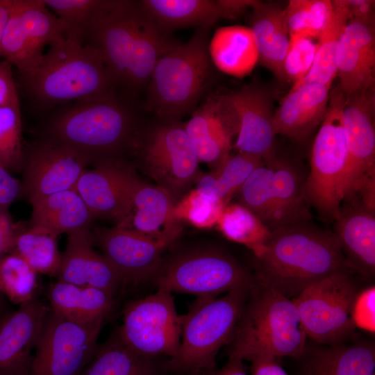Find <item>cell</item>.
<instances>
[{
	"label": "cell",
	"instance_id": "cell-1",
	"mask_svg": "<svg viewBox=\"0 0 375 375\" xmlns=\"http://www.w3.org/2000/svg\"><path fill=\"white\" fill-rule=\"evenodd\" d=\"M83 42L99 51L115 85L131 91L147 85L158 60L174 44L139 1L120 0H109Z\"/></svg>",
	"mask_w": 375,
	"mask_h": 375
},
{
	"label": "cell",
	"instance_id": "cell-2",
	"mask_svg": "<svg viewBox=\"0 0 375 375\" xmlns=\"http://www.w3.org/2000/svg\"><path fill=\"white\" fill-rule=\"evenodd\" d=\"M256 281L288 298L340 271H350L333 232L311 221L271 231L255 257Z\"/></svg>",
	"mask_w": 375,
	"mask_h": 375
},
{
	"label": "cell",
	"instance_id": "cell-3",
	"mask_svg": "<svg viewBox=\"0 0 375 375\" xmlns=\"http://www.w3.org/2000/svg\"><path fill=\"white\" fill-rule=\"evenodd\" d=\"M22 78L31 94L47 104L99 99L115 86L99 51L70 35L51 44Z\"/></svg>",
	"mask_w": 375,
	"mask_h": 375
},
{
	"label": "cell",
	"instance_id": "cell-4",
	"mask_svg": "<svg viewBox=\"0 0 375 375\" xmlns=\"http://www.w3.org/2000/svg\"><path fill=\"white\" fill-rule=\"evenodd\" d=\"M80 154L88 165L121 159L136 142V121L131 109L114 93L78 101L49 124L47 138Z\"/></svg>",
	"mask_w": 375,
	"mask_h": 375
},
{
	"label": "cell",
	"instance_id": "cell-5",
	"mask_svg": "<svg viewBox=\"0 0 375 375\" xmlns=\"http://www.w3.org/2000/svg\"><path fill=\"white\" fill-rule=\"evenodd\" d=\"M258 285L228 342V357L243 361L258 356H303L307 335L292 299Z\"/></svg>",
	"mask_w": 375,
	"mask_h": 375
},
{
	"label": "cell",
	"instance_id": "cell-6",
	"mask_svg": "<svg viewBox=\"0 0 375 375\" xmlns=\"http://www.w3.org/2000/svg\"><path fill=\"white\" fill-rule=\"evenodd\" d=\"M208 30L199 28L185 44L174 42L158 60L147 106L161 120H179L197 106L209 72Z\"/></svg>",
	"mask_w": 375,
	"mask_h": 375
},
{
	"label": "cell",
	"instance_id": "cell-7",
	"mask_svg": "<svg viewBox=\"0 0 375 375\" xmlns=\"http://www.w3.org/2000/svg\"><path fill=\"white\" fill-rule=\"evenodd\" d=\"M252 287L237 288L220 297H198L183 315L180 347L167 368L188 374L215 369L217 354L228 343Z\"/></svg>",
	"mask_w": 375,
	"mask_h": 375
},
{
	"label": "cell",
	"instance_id": "cell-8",
	"mask_svg": "<svg viewBox=\"0 0 375 375\" xmlns=\"http://www.w3.org/2000/svg\"><path fill=\"white\" fill-rule=\"evenodd\" d=\"M347 95L340 85L330 92L326 113L312 147L306 176L307 201L326 222H335L343 201L348 149L342 122Z\"/></svg>",
	"mask_w": 375,
	"mask_h": 375
},
{
	"label": "cell",
	"instance_id": "cell-9",
	"mask_svg": "<svg viewBox=\"0 0 375 375\" xmlns=\"http://www.w3.org/2000/svg\"><path fill=\"white\" fill-rule=\"evenodd\" d=\"M153 281L158 289L203 297H217L255 283L231 255L219 249L184 251L162 262Z\"/></svg>",
	"mask_w": 375,
	"mask_h": 375
},
{
	"label": "cell",
	"instance_id": "cell-10",
	"mask_svg": "<svg viewBox=\"0 0 375 375\" xmlns=\"http://www.w3.org/2000/svg\"><path fill=\"white\" fill-rule=\"evenodd\" d=\"M358 292L349 271H340L292 299L307 337L323 345L342 342L356 328L352 308Z\"/></svg>",
	"mask_w": 375,
	"mask_h": 375
},
{
	"label": "cell",
	"instance_id": "cell-11",
	"mask_svg": "<svg viewBox=\"0 0 375 375\" xmlns=\"http://www.w3.org/2000/svg\"><path fill=\"white\" fill-rule=\"evenodd\" d=\"M183 315L176 311L172 292L158 289L144 298L128 302L117 333L131 351L147 357L178 353Z\"/></svg>",
	"mask_w": 375,
	"mask_h": 375
},
{
	"label": "cell",
	"instance_id": "cell-12",
	"mask_svg": "<svg viewBox=\"0 0 375 375\" xmlns=\"http://www.w3.org/2000/svg\"><path fill=\"white\" fill-rule=\"evenodd\" d=\"M144 170L178 202L201 176L197 152L179 120H160L140 147Z\"/></svg>",
	"mask_w": 375,
	"mask_h": 375
},
{
	"label": "cell",
	"instance_id": "cell-13",
	"mask_svg": "<svg viewBox=\"0 0 375 375\" xmlns=\"http://www.w3.org/2000/svg\"><path fill=\"white\" fill-rule=\"evenodd\" d=\"M374 116L375 89L347 95L342 109L348 149L343 201L358 197L371 207H375Z\"/></svg>",
	"mask_w": 375,
	"mask_h": 375
},
{
	"label": "cell",
	"instance_id": "cell-14",
	"mask_svg": "<svg viewBox=\"0 0 375 375\" xmlns=\"http://www.w3.org/2000/svg\"><path fill=\"white\" fill-rule=\"evenodd\" d=\"M103 323L79 324L49 308L29 375H81L98 349Z\"/></svg>",
	"mask_w": 375,
	"mask_h": 375
},
{
	"label": "cell",
	"instance_id": "cell-15",
	"mask_svg": "<svg viewBox=\"0 0 375 375\" xmlns=\"http://www.w3.org/2000/svg\"><path fill=\"white\" fill-rule=\"evenodd\" d=\"M87 165V161L70 147L45 138L24 157L23 193L30 201L74 190Z\"/></svg>",
	"mask_w": 375,
	"mask_h": 375
},
{
	"label": "cell",
	"instance_id": "cell-16",
	"mask_svg": "<svg viewBox=\"0 0 375 375\" xmlns=\"http://www.w3.org/2000/svg\"><path fill=\"white\" fill-rule=\"evenodd\" d=\"M176 203L165 189L138 177L128 210L116 226L167 247L181 231L175 215Z\"/></svg>",
	"mask_w": 375,
	"mask_h": 375
},
{
	"label": "cell",
	"instance_id": "cell-17",
	"mask_svg": "<svg viewBox=\"0 0 375 375\" xmlns=\"http://www.w3.org/2000/svg\"><path fill=\"white\" fill-rule=\"evenodd\" d=\"M92 235L123 286L153 279L162 262L165 247L130 231L115 226L96 228Z\"/></svg>",
	"mask_w": 375,
	"mask_h": 375
},
{
	"label": "cell",
	"instance_id": "cell-18",
	"mask_svg": "<svg viewBox=\"0 0 375 375\" xmlns=\"http://www.w3.org/2000/svg\"><path fill=\"white\" fill-rule=\"evenodd\" d=\"M200 162L214 169L230 154L239 121L228 94L210 97L185 124Z\"/></svg>",
	"mask_w": 375,
	"mask_h": 375
},
{
	"label": "cell",
	"instance_id": "cell-19",
	"mask_svg": "<svg viewBox=\"0 0 375 375\" xmlns=\"http://www.w3.org/2000/svg\"><path fill=\"white\" fill-rule=\"evenodd\" d=\"M138 176L122 159L106 161L85 169L74 190L82 198L94 218L117 223L126 214Z\"/></svg>",
	"mask_w": 375,
	"mask_h": 375
},
{
	"label": "cell",
	"instance_id": "cell-20",
	"mask_svg": "<svg viewBox=\"0 0 375 375\" xmlns=\"http://www.w3.org/2000/svg\"><path fill=\"white\" fill-rule=\"evenodd\" d=\"M49 306L36 297L0 319V375H29Z\"/></svg>",
	"mask_w": 375,
	"mask_h": 375
},
{
	"label": "cell",
	"instance_id": "cell-21",
	"mask_svg": "<svg viewBox=\"0 0 375 375\" xmlns=\"http://www.w3.org/2000/svg\"><path fill=\"white\" fill-rule=\"evenodd\" d=\"M228 95L239 121L233 147L240 153L258 156L264 162L273 159L276 156V134L270 97L260 87L252 84Z\"/></svg>",
	"mask_w": 375,
	"mask_h": 375
},
{
	"label": "cell",
	"instance_id": "cell-22",
	"mask_svg": "<svg viewBox=\"0 0 375 375\" xmlns=\"http://www.w3.org/2000/svg\"><path fill=\"white\" fill-rule=\"evenodd\" d=\"M334 231L349 269L365 277L375 271V208L360 199L343 201Z\"/></svg>",
	"mask_w": 375,
	"mask_h": 375
},
{
	"label": "cell",
	"instance_id": "cell-23",
	"mask_svg": "<svg viewBox=\"0 0 375 375\" xmlns=\"http://www.w3.org/2000/svg\"><path fill=\"white\" fill-rule=\"evenodd\" d=\"M336 67L346 95L375 89L374 23L349 20L339 41Z\"/></svg>",
	"mask_w": 375,
	"mask_h": 375
},
{
	"label": "cell",
	"instance_id": "cell-24",
	"mask_svg": "<svg viewBox=\"0 0 375 375\" xmlns=\"http://www.w3.org/2000/svg\"><path fill=\"white\" fill-rule=\"evenodd\" d=\"M66 249L58 281L81 286L103 290L115 297L123 288L118 274L103 255L93 248V235L90 228L67 235Z\"/></svg>",
	"mask_w": 375,
	"mask_h": 375
},
{
	"label": "cell",
	"instance_id": "cell-25",
	"mask_svg": "<svg viewBox=\"0 0 375 375\" xmlns=\"http://www.w3.org/2000/svg\"><path fill=\"white\" fill-rule=\"evenodd\" d=\"M331 87L307 83L291 89L274 111L276 135L301 140L322 122L327 111Z\"/></svg>",
	"mask_w": 375,
	"mask_h": 375
},
{
	"label": "cell",
	"instance_id": "cell-26",
	"mask_svg": "<svg viewBox=\"0 0 375 375\" xmlns=\"http://www.w3.org/2000/svg\"><path fill=\"white\" fill-rule=\"evenodd\" d=\"M251 9L250 28L259 60L280 81H284V62L290 44L285 9L259 1H255Z\"/></svg>",
	"mask_w": 375,
	"mask_h": 375
},
{
	"label": "cell",
	"instance_id": "cell-27",
	"mask_svg": "<svg viewBox=\"0 0 375 375\" xmlns=\"http://www.w3.org/2000/svg\"><path fill=\"white\" fill-rule=\"evenodd\" d=\"M141 7L165 33L188 27L207 28L230 19L224 0H143Z\"/></svg>",
	"mask_w": 375,
	"mask_h": 375
},
{
	"label": "cell",
	"instance_id": "cell-28",
	"mask_svg": "<svg viewBox=\"0 0 375 375\" xmlns=\"http://www.w3.org/2000/svg\"><path fill=\"white\" fill-rule=\"evenodd\" d=\"M273 219L271 230L311 221L305 192L306 176L294 164L272 160Z\"/></svg>",
	"mask_w": 375,
	"mask_h": 375
},
{
	"label": "cell",
	"instance_id": "cell-29",
	"mask_svg": "<svg viewBox=\"0 0 375 375\" xmlns=\"http://www.w3.org/2000/svg\"><path fill=\"white\" fill-rule=\"evenodd\" d=\"M47 295L53 312L79 324L104 322L115 303V297L103 290L58 281L50 284Z\"/></svg>",
	"mask_w": 375,
	"mask_h": 375
},
{
	"label": "cell",
	"instance_id": "cell-30",
	"mask_svg": "<svg viewBox=\"0 0 375 375\" xmlns=\"http://www.w3.org/2000/svg\"><path fill=\"white\" fill-rule=\"evenodd\" d=\"M303 375H375L374 345L362 340L317 347L308 355Z\"/></svg>",
	"mask_w": 375,
	"mask_h": 375
},
{
	"label": "cell",
	"instance_id": "cell-31",
	"mask_svg": "<svg viewBox=\"0 0 375 375\" xmlns=\"http://www.w3.org/2000/svg\"><path fill=\"white\" fill-rule=\"evenodd\" d=\"M30 224L46 228L58 235L90 228L94 219L74 190L61 191L30 200Z\"/></svg>",
	"mask_w": 375,
	"mask_h": 375
},
{
	"label": "cell",
	"instance_id": "cell-32",
	"mask_svg": "<svg viewBox=\"0 0 375 375\" xmlns=\"http://www.w3.org/2000/svg\"><path fill=\"white\" fill-rule=\"evenodd\" d=\"M208 53L220 71L238 78L249 75L259 60L251 29L239 25L218 28L208 44Z\"/></svg>",
	"mask_w": 375,
	"mask_h": 375
},
{
	"label": "cell",
	"instance_id": "cell-33",
	"mask_svg": "<svg viewBox=\"0 0 375 375\" xmlns=\"http://www.w3.org/2000/svg\"><path fill=\"white\" fill-rule=\"evenodd\" d=\"M333 10L318 38L313 65L308 74L292 89L307 83H317L331 87L337 76L336 55L340 37L349 22L346 0L332 1Z\"/></svg>",
	"mask_w": 375,
	"mask_h": 375
},
{
	"label": "cell",
	"instance_id": "cell-34",
	"mask_svg": "<svg viewBox=\"0 0 375 375\" xmlns=\"http://www.w3.org/2000/svg\"><path fill=\"white\" fill-rule=\"evenodd\" d=\"M59 235L44 227L17 225L12 252L22 257L38 274L57 276L62 254L58 248Z\"/></svg>",
	"mask_w": 375,
	"mask_h": 375
},
{
	"label": "cell",
	"instance_id": "cell-35",
	"mask_svg": "<svg viewBox=\"0 0 375 375\" xmlns=\"http://www.w3.org/2000/svg\"><path fill=\"white\" fill-rule=\"evenodd\" d=\"M263 163L260 158L253 155L229 154L215 170L199 176L195 189L227 206L251 173Z\"/></svg>",
	"mask_w": 375,
	"mask_h": 375
},
{
	"label": "cell",
	"instance_id": "cell-36",
	"mask_svg": "<svg viewBox=\"0 0 375 375\" xmlns=\"http://www.w3.org/2000/svg\"><path fill=\"white\" fill-rule=\"evenodd\" d=\"M153 358L126 347L117 335L98 349L81 375H160Z\"/></svg>",
	"mask_w": 375,
	"mask_h": 375
},
{
	"label": "cell",
	"instance_id": "cell-37",
	"mask_svg": "<svg viewBox=\"0 0 375 375\" xmlns=\"http://www.w3.org/2000/svg\"><path fill=\"white\" fill-rule=\"evenodd\" d=\"M17 3L34 68L44 55L45 47L65 36V26L43 0H17Z\"/></svg>",
	"mask_w": 375,
	"mask_h": 375
},
{
	"label": "cell",
	"instance_id": "cell-38",
	"mask_svg": "<svg viewBox=\"0 0 375 375\" xmlns=\"http://www.w3.org/2000/svg\"><path fill=\"white\" fill-rule=\"evenodd\" d=\"M217 224L227 239L246 246L255 257L262 253L271 233L255 215L239 203L227 205Z\"/></svg>",
	"mask_w": 375,
	"mask_h": 375
},
{
	"label": "cell",
	"instance_id": "cell-39",
	"mask_svg": "<svg viewBox=\"0 0 375 375\" xmlns=\"http://www.w3.org/2000/svg\"><path fill=\"white\" fill-rule=\"evenodd\" d=\"M272 160L254 169L238 192V203L255 215L269 230L273 219Z\"/></svg>",
	"mask_w": 375,
	"mask_h": 375
},
{
	"label": "cell",
	"instance_id": "cell-40",
	"mask_svg": "<svg viewBox=\"0 0 375 375\" xmlns=\"http://www.w3.org/2000/svg\"><path fill=\"white\" fill-rule=\"evenodd\" d=\"M38 273L15 252L0 257V292L21 305L36 297Z\"/></svg>",
	"mask_w": 375,
	"mask_h": 375
},
{
	"label": "cell",
	"instance_id": "cell-41",
	"mask_svg": "<svg viewBox=\"0 0 375 375\" xmlns=\"http://www.w3.org/2000/svg\"><path fill=\"white\" fill-rule=\"evenodd\" d=\"M333 10L329 0H291L285 8L290 35L318 39Z\"/></svg>",
	"mask_w": 375,
	"mask_h": 375
},
{
	"label": "cell",
	"instance_id": "cell-42",
	"mask_svg": "<svg viewBox=\"0 0 375 375\" xmlns=\"http://www.w3.org/2000/svg\"><path fill=\"white\" fill-rule=\"evenodd\" d=\"M25 153L19 101L0 107V164L11 172L22 170Z\"/></svg>",
	"mask_w": 375,
	"mask_h": 375
},
{
	"label": "cell",
	"instance_id": "cell-43",
	"mask_svg": "<svg viewBox=\"0 0 375 375\" xmlns=\"http://www.w3.org/2000/svg\"><path fill=\"white\" fill-rule=\"evenodd\" d=\"M62 21L65 35L83 41L84 35L94 19L107 6L109 0H43Z\"/></svg>",
	"mask_w": 375,
	"mask_h": 375
},
{
	"label": "cell",
	"instance_id": "cell-44",
	"mask_svg": "<svg viewBox=\"0 0 375 375\" xmlns=\"http://www.w3.org/2000/svg\"><path fill=\"white\" fill-rule=\"evenodd\" d=\"M0 58L15 66L22 76L34 67L17 0L13 1L4 28L0 45Z\"/></svg>",
	"mask_w": 375,
	"mask_h": 375
},
{
	"label": "cell",
	"instance_id": "cell-45",
	"mask_svg": "<svg viewBox=\"0 0 375 375\" xmlns=\"http://www.w3.org/2000/svg\"><path fill=\"white\" fill-rule=\"evenodd\" d=\"M226 205L196 189L185 194L176 203L175 215L179 221L187 220L198 228L217 224Z\"/></svg>",
	"mask_w": 375,
	"mask_h": 375
},
{
	"label": "cell",
	"instance_id": "cell-46",
	"mask_svg": "<svg viewBox=\"0 0 375 375\" xmlns=\"http://www.w3.org/2000/svg\"><path fill=\"white\" fill-rule=\"evenodd\" d=\"M317 50L314 40L290 35V44L284 62L286 78L293 85L301 81L310 72Z\"/></svg>",
	"mask_w": 375,
	"mask_h": 375
},
{
	"label": "cell",
	"instance_id": "cell-47",
	"mask_svg": "<svg viewBox=\"0 0 375 375\" xmlns=\"http://www.w3.org/2000/svg\"><path fill=\"white\" fill-rule=\"evenodd\" d=\"M355 327L370 333L375 331V288L371 286L358 292L352 308Z\"/></svg>",
	"mask_w": 375,
	"mask_h": 375
},
{
	"label": "cell",
	"instance_id": "cell-48",
	"mask_svg": "<svg viewBox=\"0 0 375 375\" xmlns=\"http://www.w3.org/2000/svg\"><path fill=\"white\" fill-rule=\"evenodd\" d=\"M22 194V183L0 164V208L8 209Z\"/></svg>",
	"mask_w": 375,
	"mask_h": 375
},
{
	"label": "cell",
	"instance_id": "cell-49",
	"mask_svg": "<svg viewBox=\"0 0 375 375\" xmlns=\"http://www.w3.org/2000/svg\"><path fill=\"white\" fill-rule=\"evenodd\" d=\"M19 101L12 74V65L0 60V107Z\"/></svg>",
	"mask_w": 375,
	"mask_h": 375
},
{
	"label": "cell",
	"instance_id": "cell-50",
	"mask_svg": "<svg viewBox=\"0 0 375 375\" xmlns=\"http://www.w3.org/2000/svg\"><path fill=\"white\" fill-rule=\"evenodd\" d=\"M17 228L8 210L0 208V257L12 252Z\"/></svg>",
	"mask_w": 375,
	"mask_h": 375
},
{
	"label": "cell",
	"instance_id": "cell-51",
	"mask_svg": "<svg viewBox=\"0 0 375 375\" xmlns=\"http://www.w3.org/2000/svg\"><path fill=\"white\" fill-rule=\"evenodd\" d=\"M278 358L269 356H258L251 358V375H288L277 360Z\"/></svg>",
	"mask_w": 375,
	"mask_h": 375
},
{
	"label": "cell",
	"instance_id": "cell-52",
	"mask_svg": "<svg viewBox=\"0 0 375 375\" xmlns=\"http://www.w3.org/2000/svg\"><path fill=\"white\" fill-rule=\"evenodd\" d=\"M349 19L374 23L375 1L372 0H346Z\"/></svg>",
	"mask_w": 375,
	"mask_h": 375
},
{
	"label": "cell",
	"instance_id": "cell-53",
	"mask_svg": "<svg viewBox=\"0 0 375 375\" xmlns=\"http://www.w3.org/2000/svg\"><path fill=\"white\" fill-rule=\"evenodd\" d=\"M201 375H247L243 361L228 357L227 362L220 369H213Z\"/></svg>",
	"mask_w": 375,
	"mask_h": 375
},
{
	"label": "cell",
	"instance_id": "cell-54",
	"mask_svg": "<svg viewBox=\"0 0 375 375\" xmlns=\"http://www.w3.org/2000/svg\"><path fill=\"white\" fill-rule=\"evenodd\" d=\"M14 0H0V45Z\"/></svg>",
	"mask_w": 375,
	"mask_h": 375
},
{
	"label": "cell",
	"instance_id": "cell-55",
	"mask_svg": "<svg viewBox=\"0 0 375 375\" xmlns=\"http://www.w3.org/2000/svg\"><path fill=\"white\" fill-rule=\"evenodd\" d=\"M8 312L5 297L0 292V319Z\"/></svg>",
	"mask_w": 375,
	"mask_h": 375
},
{
	"label": "cell",
	"instance_id": "cell-56",
	"mask_svg": "<svg viewBox=\"0 0 375 375\" xmlns=\"http://www.w3.org/2000/svg\"><path fill=\"white\" fill-rule=\"evenodd\" d=\"M201 373H193V374H188V375H201Z\"/></svg>",
	"mask_w": 375,
	"mask_h": 375
}]
</instances>
